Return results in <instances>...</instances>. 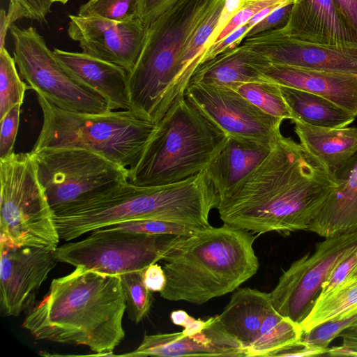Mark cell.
I'll return each mask as SVG.
<instances>
[{
	"mask_svg": "<svg viewBox=\"0 0 357 357\" xmlns=\"http://www.w3.org/2000/svg\"><path fill=\"white\" fill-rule=\"evenodd\" d=\"M339 337L342 342L338 347L328 348L326 354L330 356H357V330L347 328Z\"/></svg>",
	"mask_w": 357,
	"mask_h": 357,
	"instance_id": "ab89813d",
	"label": "cell"
},
{
	"mask_svg": "<svg viewBox=\"0 0 357 357\" xmlns=\"http://www.w3.org/2000/svg\"><path fill=\"white\" fill-rule=\"evenodd\" d=\"M52 3H54V2H58V3H63V4H65L66 3H67L69 0H50Z\"/></svg>",
	"mask_w": 357,
	"mask_h": 357,
	"instance_id": "c3c4849f",
	"label": "cell"
},
{
	"mask_svg": "<svg viewBox=\"0 0 357 357\" xmlns=\"http://www.w3.org/2000/svg\"><path fill=\"white\" fill-rule=\"evenodd\" d=\"M0 243L54 251L60 237L29 153L0 158Z\"/></svg>",
	"mask_w": 357,
	"mask_h": 357,
	"instance_id": "ba28073f",
	"label": "cell"
},
{
	"mask_svg": "<svg viewBox=\"0 0 357 357\" xmlns=\"http://www.w3.org/2000/svg\"><path fill=\"white\" fill-rule=\"evenodd\" d=\"M326 352L323 350L312 347L301 339L292 344H288L281 349H279L271 353L268 357L275 356H310L325 355Z\"/></svg>",
	"mask_w": 357,
	"mask_h": 357,
	"instance_id": "60d3db41",
	"label": "cell"
},
{
	"mask_svg": "<svg viewBox=\"0 0 357 357\" xmlns=\"http://www.w3.org/2000/svg\"><path fill=\"white\" fill-rule=\"evenodd\" d=\"M278 30L289 37L314 43L357 45V32L333 0H294L287 22Z\"/></svg>",
	"mask_w": 357,
	"mask_h": 357,
	"instance_id": "ac0fdd59",
	"label": "cell"
},
{
	"mask_svg": "<svg viewBox=\"0 0 357 357\" xmlns=\"http://www.w3.org/2000/svg\"><path fill=\"white\" fill-rule=\"evenodd\" d=\"M212 0H180L148 28L138 60L128 73L131 108L157 124L185 95L178 83L185 45L205 17Z\"/></svg>",
	"mask_w": 357,
	"mask_h": 357,
	"instance_id": "5b68a950",
	"label": "cell"
},
{
	"mask_svg": "<svg viewBox=\"0 0 357 357\" xmlns=\"http://www.w3.org/2000/svg\"><path fill=\"white\" fill-rule=\"evenodd\" d=\"M31 15V19L46 22L52 2L50 0H20Z\"/></svg>",
	"mask_w": 357,
	"mask_h": 357,
	"instance_id": "7bdbcfd3",
	"label": "cell"
},
{
	"mask_svg": "<svg viewBox=\"0 0 357 357\" xmlns=\"http://www.w3.org/2000/svg\"><path fill=\"white\" fill-rule=\"evenodd\" d=\"M126 310L120 275L77 266L52 280L45 296L28 310L22 323L36 339L82 345L93 356H115L125 337Z\"/></svg>",
	"mask_w": 357,
	"mask_h": 357,
	"instance_id": "7a4b0ae2",
	"label": "cell"
},
{
	"mask_svg": "<svg viewBox=\"0 0 357 357\" xmlns=\"http://www.w3.org/2000/svg\"><path fill=\"white\" fill-rule=\"evenodd\" d=\"M228 135L185 96L156 124L128 181L158 186L181 181L203 172L225 144Z\"/></svg>",
	"mask_w": 357,
	"mask_h": 357,
	"instance_id": "8992f818",
	"label": "cell"
},
{
	"mask_svg": "<svg viewBox=\"0 0 357 357\" xmlns=\"http://www.w3.org/2000/svg\"><path fill=\"white\" fill-rule=\"evenodd\" d=\"M255 238L224 223L181 236L162 259L166 284L160 296L202 305L236 290L259 268Z\"/></svg>",
	"mask_w": 357,
	"mask_h": 357,
	"instance_id": "277c9868",
	"label": "cell"
},
{
	"mask_svg": "<svg viewBox=\"0 0 357 357\" xmlns=\"http://www.w3.org/2000/svg\"><path fill=\"white\" fill-rule=\"evenodd\" d=\"M31 19V15L20 0H9L7 12L2 8L0 14V49L5 47L6 36L13 22L21 18Z\"/></svg>",
	"mask_w": 357,
	"mask_h": 357,
	"instance_id": "74e56055",
	"label": "cell"
},
{
	"mask_svg": "<svg viewBox=\"0 0 357 357\" xmlns=\"http://www.w3.org/2000/svg\"><path fill=\"white\" fill-rule=\"evenodd\" d=\"M105 228L153 235L187 236L198 231L186 226L156 220H131L109 225L105 227Z\"/></svg>",
	"mask_w": 357,
	"mask_h": 357,
	"instance_id": "d6a6232c",
	"label": "cell"
},
{
	"mask_svg": "<svg viewBox=\"0 0 357 357\" xmlns=\"http://www.w3.org/2000/svg\"><path fill=\"white\" fill-rule=\"evenodd\" d=\"M0 310L17 317L31 309L50 272L56 266L54 251L0 243Z\"/></svg>",
	"mask_w": 357,
	"mask_h": 357,
	"instance_id": "5bb4252c",
	"label": "cell"
},
{
	"mask_svg": "<svg viewBox=\"0 0 357 357\" xmlns=\"http://www.w3.org/2000/svg\"><path fill=\"white\" fill-rule=\"evenodd\" d=\"M181 236L103 227L91 231L83 240L58 246L54 255L58 262L106 274L142 273L149 265L162 261Z\"/></svg>",
	"mask_w": 357,
	"mask_h": 357,
	"instance_id": "30bf717a",
	"label": "cell"
},
{
	"mask_svg": "<svg viewBox=\"0 0 357 357\" xmlns=\"http://www.w3.org/2000/svg\"><path fill=\"white\" fill-rule=\"evenodd\" d=\"M356 317L357 314L347 318L321 324L307 332H303L301 340L326 353L330 343L348 328Z\"/></svg>",
	"mask_w": 357,
	"mask_h": 357,
	"instance_id": "836d02e7",
	"label": "cell"
},
{
	"mask_svg": "<svg viewBox=\"0 0 357 357\" xmlns=\"http://www.w3.org/2000/svg\"><path fill=\"white\" fill-rule=\"evenodd\" d=\"M36 95L43 112V126L33 151L83 149L129 169L138 162L156 128V124L139 117L130 109L78 113L59 108Z\"/></svg>",
	"mask_w": 357,
	"mask_h": 357,
	"instance_id": "52a82bcc",
	"label": "cell"
},
{
	"mask_svg": "<svg viewBox=\"0 0 357 357\" xmlns=\"http://www.w3.org/2000/svg\"><path fill=\"white\" fill-rule=\"evenodd\" d=\"M190 316L183 310H176L171 313L172 321L177 326H184L190 319Z\"/></svg>",
	"mask_w": 357,
	"mask_h": 357,
	"instance_id": "f6af8a7d",
	"label": "cell"
},
{
	"mask_svg": "<svg viewBox=\"0 0 357 357\" xmlns=\"http://www.w3.org/2000/svg\"><path fill=\"white\" fill-rule=\"evenodd\" d=\"M336 183L308 229L324 238L357 231V153Z\"/></svg>",
	"mask_w": 357,
	"mask_h": 357,
	"instance_id": "7402d4cb",
	"label": "cell"
},
{
	"mask_svg": "<svg viewBox=\"0 0 357 357\" xmlns=\"http://www.w3.org/2000/svg\"><path fill=\"white\" fill-rule=\"evenodd\" d=\"M281 93L294 116L292 121L322 128H340L351 123L356 116L331 100L314 93L280 86Z\"/></svg>",
	"mask_w": 357,
	"mask_h": 357,
	"instance_id": "484cf974",
	"label": "cell"
},
{
	"mask_svg": "<svg viewBox=\"0 0 357 357\" xmlns=\"http://www.w3.org/2000/svg\"><path fill=\"white\" fill-rule=\"evenodd\" d=\"M10 31L20 75L36 94L70 112L102 114L113 111L105 99L77 83L61 68L34 27L20 29L13 24Z\"/></svg>",
	"mask_w": 357,
	"mask_h": 357,
	"instance_id": "8fae6325",
	"label": "cell"
},
{
	"mask_svg": "<svg viewBox=\"0 0 357 357\" xmlns=\"http://www.w3.org/2000/svg\"><path fill=\"white\" fill-rule=\"evenodd\" d=\"M336 181L290 137L281 136L253 171L218 199L224 224L256 234L308 231Z\"/></svg>",
	"mask_w": 357,
	"mask_h": 357,
	"instance_id": "6da1fadb",
	"label": "cell"
},
{
	"mask_svg": "<svg viewBox=\"0 0 357 357\" xmlns=\"http://www.w3.org/2000/svg\"><path fill=\"white\" fill-rule=\"evenodd\" d=\"M292 122L299 144L336 181L342 170L357 153V128H322L298 120Z\"/></svg>",
	"mask_w": 357,
	"mask_h": 357,
	"instance_id": "603a6c76",
	"label": "cell"
},
{
	"mask_svg": "<svg viewBox=\"0 0 357 357\" xmlns=\"http://www.w3.org/2000/svg\"><path fill=\"white\" fill-rule=\"evenodd\" d=\"M269 293L237 289L222 313L216 315L222 328L248 349L259 338L266 318L275 311Z\"/></svg>",
	"mask_w": 357,
	"mask_h": 357,
	"instance_id": "d4e9b609",
	"label": "cell"
},
{
	"mask_svg": "<svg viewBox=\"0 0 357 357\" xmlns=\"http://www.w3.org/2000/svg\"><path fill=\"white\" fill-rule=\"evenodd\" d=\"M31 153L54 213L128 181V169L91 151L58 147Z\"/></svg>",
	"mask_w": 357,
	"mask_h": 357,
	"instance_id": "9c48e42d",
	"label": "cell"
},
{
	"mask_svg": "<svg viewBox=\"0 0 357 357\" xmlns=\"http://www.w3.org/2000/svg\"><path fill=\"white\" fill-rule=\"evenodd\" d=\"M28 89L17 71L14 57L6 47L0 49V120L12 107L22 104Z\"/></svg>",
	"mask_w": 357,
	"mask_h": 357,
	"instance_id": "f546056e",
	"label": "cell"
},
{
	"mask_svg": "<svg viewBox=\"0 0 357 357\" xmlns=\"http://www.w3.org/2000/svg\"><path fill=\"white\" fill-rule=\"evenodd\" d=\"M241 43L271 63L357 75V45L307 42L286 36L278 29L246 38Z\"/></svg>",
	"mask_w": 357,
	"mask_h": 357,
	"instance_id": "2e32d148",
	"label": "cell"
},
{
	"mask_svg": "<svg viewBox=\"0 0 357 357\" xmlns=\"http://www.w3.org/2000/svg\"><path fill=\"white\" fill-rule=\"evenodd\" d=\"M225 0H212L208 10L188 39L179 61L178 83L185 95L191 78L201 65L208 40L219 20Z\"/></svg>",
	"mask_w": 357,
	"mask_h": 357,
	"instance_id": "83f0119b",
	"label": "cell"
},
{
	"mask_svg": "<svg viewBox=\"0 0 357 357\" xmlns=\"http://www.w3.org/2000/svg\"><path fill=\"white\" fill-rule=\"evenodd\" d=\"M357 314V279L346 280L331 291L318 296L308 314L301 322L303 332L330 321Z\"/></svg>",
	"mask_w": 357,
	"mask_h": 357,
	"instance_id": "4316f807",
	"label": "cell"
},
{
	"mask_svg": "<svg viewBox=\"0 0 357 357\" xmlns=\"http://www.w3.org/2000/svg\"><path fill=\"white\" fill-rule=\"evenodd\" d=\"M142 0H89L78 10L80 17H102L116 22L139 20Z\"/></svg>",
	"mask_w": 357,
	"mask_h": 357,
	"instance_id": "4dcf8cb0",
	"label": "cell"
},
{
	"mask_svg": "<svg viewBox=\"0 0 357 357\" xmlns=\"http://www.w3.org/2000/svg\"><path fill=\"white\" fill-rule=\"evenodd\" d=\"M185 97L228 136L274 144L282 121L252 104L235 89L193 82Z\"/></svg>",
	"mask_w": 357,
	"mask_h": 357,
	"instance_id": "4fadbf2b",
	"label": "cell"
},
{
	"mask_svg": "<svg viewBox=\"0 0 357 357\" xmlns=\"http://www.w3.org/2000/svg\"><path fill=\"white\" fill-rule=\"evenodd\" d=\"M21 104L12 107L0 120V158L10 155L17 134Z\"/></svg>",
	"mask_w": 357,
	"mask_h": 357,
	"instance_id": "e575fe53",
	"label": "cell"
},
{
	"mask_svg": "<svg viewBox=\"0 0 357 357\" xmlns=\"http://www.w3.org/2000/svg\"><path fill=\"white\" fill-rule=\"evenodd\" d=\"M263 73L273 83L319 96L357 116V75L271 63L264 69Z\"/></svg>",
	"mask_w": 357,
	"mask_h": 357,
	"instance_id": "ffe728a7",
	"label": "cell"
},
{
	"mask_svg": "<svg viewBox=\"0 0 357 357\" xmlns=\"http://www.w3.org/2000/svg\"><path fill=\"white\" fill-rule=\"evenodd\" d=\"M218 197L204 171L179 182L139 186L129 181L54 214L60 240L124 222L156 220L199 230L209 224Z\"/></svg>",
	"mask_w": 357,
	"mask_h": 357,
	"instance_id": "3957f363",
	"label": "cell"
},
{
	"mask_svg": "<svg viewBox=\"0 0 357 357\" xmlns=\"http://www.w3.org/2000/svg\"><path fill=\"white\" fill-rule=\"evenodd\" d=\"M357 279V266L350 273L349 277L346 280Z\"/></svg>",
	"mask_w": 357,
	"mask_h": 357,
	"instance_id": "bcb514c9",
	"label": "cell"
},
{
	"mask_svg": "<svg viewBox=\"0 0 357 357\" xmlns=\"http://www.w3.org/2000/svg\"><path fill=\"white\" fill-rule=\"evenodd\" d=\"M269 63L265 56L241 43L200 65L190 84L198 82L233 89L247 82L269 81L263 73Z\"/></svg>",
	"mask_w": 357,
	"mask_h": 357,
	"instance_id": "cb8c5ba5",
	"label": "cell"
},
{
	"mask_svg": "<svg viewBox=\"0 0 357 357\" xmlns=\"http://www.w3.org/2000/svg\"><path fill=\"white\" fill-rule=\"evenodd\" d=\"M357 266V249L342 259L323 283L319 296H322L342 283Z\"/></svg>",
	"mask_w": 357,
	"mask_h": 357,
	"instance_id": "8d00e7d4",
	"label": "cell"
},
{
	"mask_svg": "<svg viewBox=\"0 0 357 357\" xmlns=\"http://www.w3.org/2000/svg\"><path fill=\"white\" fill-rule=\"evenodd\" d=\"M52 51L61 68L77 83L105 99L112 110L130 109L128 73L123 68L84 52Z\"/></svg>",
	"mask_w": 357,
	"mask_h": 357,
	"instance_id": "d6986e66",
	"label": "cell"
},
{
	"mask_svg": "<svg viewBox=\"0 0 357 357\" xmlns=\"http://www.w3.org/2000/svg\"><path fill=\"white\" fill-rule=\"evenodd\" d=\"M233 89L267 114L282 121L294 119L279 84L271 81H257L241 84Z\"/></svg>",
	"mask_w": 357,
	"mask_h": 357,
	"instance_id": "f1b7e54d",
	"label": "cell"
},
{
	"mask_svg": "<svg viewBox=\"0 0 357 357\" xmlns=\"http://www.w3.org/2000/svg\"><path fill=\"white\" fill-rule=\"evenodd\" d=\"M337 8L357 32V0H333Z\"/></svg>",
	"mask_w": 357,
	"mask_h": 357,
	"instance_id": "ee69618b",
	"label": "cell"
},
{
	"mask_svg": "<svg viewBox=\"0 0 357 357\" xmlns=\"http://www.w3.org/2000/svg\"><path fill=\"white\" fill-rule=\"evenodd\" d=\"M348 328L357 330V317Z\"/></svg>",
	"mask_w": 357,
	"mask_h": 357,
	"instance_id": "7dc6e473",
	"label": "cell"
},
{
	"mask_svg": "<svg viewBox=\"0 0 357 357\" xmlns=\"http://www.w3.org/2000/svg\"><path fill=\"white\" fill-rule=\"evenodd\" d=\"M142 275L144 284L151 291L160 293L165 287V272L162 267L156 263L149 265Z\"/></svg>",
	"mask_w": 357,
	"mask_h": 357,
	"instance_id": "b9f144b4",
	"label": "cell"
},
{
	"mask_svg": "<svg viewBox=\"0 0 357 357\" xmlns=\"http://www.w3.org/2000/svg\"><path fill=\"white\" fill-rule=\"evenodd\" d=\"M180 0H142L139 20L147 28Z\"/></svg>",
	"mask_w": 357,
	"mask_h": 357,
	"instance_id": "f35d334b",
	"label": "cell"
},
{
	"mask_svg": "<svg viewBox=\"0 0 357 357\" xmlns=\"http://www.w3.org/2000/svg\"><path fill=\"white\" fill-rule=\"evenodd\" d=\"M69 37L82 52L118 65L128 73L142 52L147 27L139 20L116 22L102 17L69 15Z\"/></svg>",
	"mask_w": 357,
	"mask_h": 357,
	"instance_id": "9a60e30c",
	"label": "cell"
},
{
	"mask_svg": "<svg viewBox=\"0 0 357 357\" xmlns=\"http://www.w3.org/2000/svg\"><path fill=\"white\" fill-rule=\"evenodd\" d=\"M274 144L228 136L224 146L204 170L218 198L260 165Z\"/></svg>",
	"mask_w": 357,
	"mask_h": 357,
	"instance_id": "44dd1931",
	"label": "cell"
},
{
	"mask_svg": "<svg viewBox=\"0 0 357 357\" xmlns=\"http://www.w3.org/2000/svg\"><path fill=\"white\" fill-rule=\"evenodd\" d=\"M292 4L293 3L284 5L273 10L250 29L246 33L243 40L260 33L282 28L289 20Z\"/></svg>",
	"mask_w": 357,
	"mask_h": 357,
	"instance_id": "d590c367",
	"label": "cell"
},
{
	"mask_svg": "<svg viewBox=\"0 0 357 357\" xmlns=\"http://www.w3.org/2000/svg\"><path fill=\"white\" fill-rule=\"evenodd\" d=\"M357 249V231L329 238L319 243L283 272L269 293L275 310L301 324L318 297L323 283L334 268Z\"/></svg>",
	"mask_w": 357,
	"mask_h": 357,
	"instance_id": "7c38bea8",
	"label": "cell"
},
{
	"mask_svg": "<svg viewBox=\"0 0 357 357\" xmlns=\"http://www.w3.org/2000/svg\"><path fill=\"white\" fill-rule=\"evenodd\" d=\"M227 356L248 357L243 346L225 331L216 317L206 319L203 330L193 335L183 331L144 335L134 351L116 356Z\"/></svg>",
	"mask_w": 357,
	"mask_h": 357,
	"instance_id": "e0dca14e",
	"label": "cell"
},
{
	"mask_svg": "<svg viewBox=\"0 0 357 357\" xmlns=\"http://www.w3.org/2000/svg\"><path fill=\"white\" fill-rule=\"evenodd\" d=\"M142 273L132 272L120 275L126 296V311L135 324L148 315L152 305L151 291L144 284Z\"/></svg>",
	"mask_w": 357,
	"mask_h": 357,
	"instance_id": "1f68e13d",
	"label": "cell"
}]
</instances>
